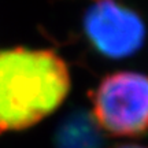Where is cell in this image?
<instances>
[{
	"instance_id": "obj_1",
	"label": "cell",
	"mask_w": 148,
	"mask_h": 148,
	"mask_svg": "<svg viewBox=\"0 0 148 148\" xmlns=\"http://www.w3.org/2000/svg\"><path fill=\"white\" fill-rule=\"evenodd\" d=\"M70 88L69 67L52 49H0V133L37 125L63 104Z\"/></svg>"
},
{
	"instance_id": "obj_2",
	"label": "cell",
	"mask_w": 148,
	"mask_h": 148,
	"mask_svg": "<svg viewBox=\"0 0 148 148\" xmlns=\"http://www.w3.org/2000/svg\"><path fill=\"white\" fill-rule=\"evenodd\" d=\"M92 121L112 137L148 133V74L122 70L106 75L92 96Z\"/></svg>"
},
{
	"instance_id": "obj_3",
	"label": "cell",
	"mask_w": 148,
	"mask_h": 148,
	"mask_svg": "<svg viewBox=\"0 0 148 148\" xmlns=\"http://www.w3.org/2000/svg\"><path fill=\"white\" fill-rule=\"evenodd\" d=\"M84 30L96 51L114 59L136 53L145 40L140 15L116 0L93 1L84 16Z\"/></svg>"
},
{
	"instance_id": "obj_4",
	"label": "cell",
	"mask_w": 148,
	"mask_h": 148,
	"mask_svg": "<svg viewBox=\"0 0 148 148\" xmlns=\"http://www.w3.org/2000/svg\"><path fill=\"white\" fill-rule=\"evenodd\" d=\"M100 132L92 118L70 122L62 130L59 145L60 148H100Z\"/></svg>"
},
{
	"instance_id": "obj_5",
	"label": "cell",
	"mask_w": 148,
	"mask_h": 148,
	"mask_svg": "<svg viewBox=\"0 0 148 148\" xmlns=\"http://www.w3.org/2000/svg\"><path fill=\"white\" fill-rule=\"evenodd\" d=\"M111 148H148L147 145L143 144H136V143H122V144H116Z\"/></svg>"
},
{
	"instance_id": "obj_6",
	"label": "cell",
	"mask_w": 148,
	"mask_h": 148,
	"mask_svg": "<svg viewBox=\"0 0 148 148\" xmlns=\"http://www.w3.org/2000/svg\"><path fill=\"white\" fill-rule=\"evenodd\" d=\"M93 1H97V0H93Z\"/></svg>"
}]
</instances>
